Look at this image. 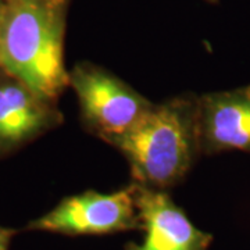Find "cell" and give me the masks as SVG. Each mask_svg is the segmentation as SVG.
Listing matches in <instances>:
<instances>
[{"mask_svg": "<svg viewBox=\"0 0 250 250\" xmlns=\"http://www.w3.org/2000/svg\"><path fill=\"white\" fill-rule=\"evenodd\" d=\"M0 1H6V0H0Z\"/></svg>", "mask_w": 250, "mask_h": 250, "instance_id": "8fae6325", "label": "cell"}, {"mask_svg": "<svg viewBox=\"0 0 250 250\" xmlns=\"http://www.w3.org/2000/svg\"><path fill=\"white\" fill-rule=\"evenodd\" d=\"M208 1H217V0H208Z\"/></svg>", "mask_w": 250, "mask_h": 250, "instance_id": "30bf717a", "label": "cell"}, {"mask_svg": "<svg viewBox=\"0 0 250 250\" xmlns=\"http://www.w3.org/2000/svg\"><path fill=\"white\" fill-rule=\"evenodd\" d=\"M4 13V1H0V34H1V20ZM0 70H1V39H0Z\"/></svg>", "mask_w": 250, "mask_h": 250, "instance_id": "9c48e42d", "label": "cell"}, {"mask_svg": "<svg viewBox=\"0 0 250 250\" xmlns=\"http://www.w3.org/2000/svg\"><path fill=\"white\" fill-rule=\"evenodd\" d=\"M110 145L128 161L135 184L160 190L178 185L202 156L197 95L153 104L129 131Z\"/></svg>", "mask_w": 250, "mask_h": 250, "instance_id": "7a4b0ae2", "label": "cell"}, {"mask_svg": "<svg viewBox=\"0 0 250 250\" xmlns=\"http://www.w3.org/2000/svg\"><path fill=\"white\" fill-rule=\"evenodd\" d=\"M64 116L52 102L0 70V160L60 126Z\"/></svg>", "mask_w": 250, "mask_h": 250, "instance_id": "5b68a950", "label": "cell"}, {"mask_svg": "<svg viewBox=\"0 0 250 250\" xmlns=\"http://www.w3.org/2000/svg\"><path fill=\"white\" fill-rule=\"evenodd\" d=\"M18 233V229L0 225V250H9L13 238Z\"/></svg>", "mask_w": 250, "mask_h": 250, "instance_id": "ba28073f", "label": "cell"}, {"mask_svg": "<svg viewBox=\"0 0 250 250\" xmlns=\"http://www.w3.org/2000/svg\"><path fill=\"white\" fill-rule=\"evenodd\" d=\"M68 1H71V0H68Z\"/></svg>", "mask_w": 250, "mask_h": 250, "instance_id": "7c38bea8", "label": "cell"}, {"mask_svg": "<svg viewBox=\"0 0 250 250\" xmlns=\"http://www.w3.org/2000/svg\"><path fill=\"white\" fill-rule=\"evenodd\" d=\"M68 4V0L4 1L1 68L52 102L70 82L64 64Z\"/></svg>", "mask_w": 250, "mask_h": 250, "instance_id": "6da1fadb", "label": "cell"}, {"mask_svg": "<svg viewBox=\"0 0 250 250\" xmlns=\"http://www.w3.org/2000/svg\"><path fill=\"white\" fill-rule=\"evenodd\" d=\"M197 134L202 156L250 153V83L197 96Z\"/></svg>", "mask_w": 250, "mask_h": 250, "instance_id": "52a82bcc", "label": "cell"}, {"mask_svg": "<svg viewBox=\"0 0 250 250\" xmlns=\"http://www.w3.org/2000/svg\"><path fill=\"white\" fill-rule=\"evenodd\" d=\"M27 231L65 236L111 235L141 229L136 208V185L111 193L85 190L62 199L50 211L29 221Z\"/></svg>", "mask_w": 250, "mask_h": 250, "instance_id": "277c9868", "label": "cell"}, {"mask_svg": "<svg viewBox=\"0 0 250 250\" xmlns=\"http://www.w3.org/2000/svg\"><path fill=\"white\" fill-rule=\"evenodd\" d=\"M68 75L83 128L108 145L129 131L154 104L98 64L81 62Z\"/></svg>", "mask_w": 250, "mask_h": 250, "instance_id": "3957f363", "label": "cell"}, {"mask_svg": "<svg viewBox=\"0 0 250 250\" xmlns=\"http://www.w3.org/2000/svg\"><path fill=\"white\" fill-rule=\"evenodd\" d=\"M135 185L143 238L124 250H208L213 235L197 228L167 190Z\"/></svg>", "mask_w": 250, "mask_h": 250, "instance_id": "8992f818", "label": "cell"}]
</instances>
